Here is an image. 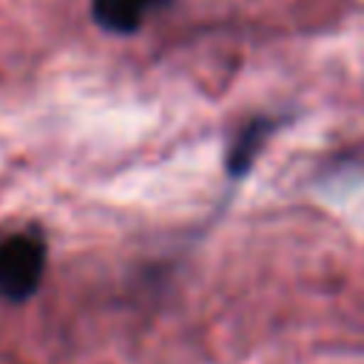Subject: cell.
<instances>
[{"instance_id": "cell-1", "label": "cell", "mask_w": 364, "mask_h": 364, "mask_svg": "<svg viewBox=\"0 0 364 364\" xmlns=\"http://www.w3.org/2000/svg\"><path fill=\"white\" fill-rule=\"evenodd\" d=\"M43 245L31 236H11L0 245V293L9 299H28L43 276Z\"/></svg>"}, {"instance_id": "cell-2", "label": "cell", "mask_w": 364, "mask_h": 364, "mask_svg": "<svg viewBox=\"0 0 364 364\" xmlns=\"http://www.w3.org/2000/svg\"><path fill=\"white\" fill-rule=\"evenodd\" d=\"M162 0H94V14L100 20V26H105L108 31H134L145 11H151L154 6H159Z\"/></svg>"}, {"instance_id": "cell-3", "label": "cell", "mask_w": 364, "mask_h": 364, "mask_svg": "<svg viewBox=\"0 0 364 364\" xmlns=\"http://www.w3.org/2000/svg\"><path fill=\"white\" fill-rule=\"evenodd\" d=\"M262 125H264V122H253V128H247V131L236 139L233 154H230V162H228L230 173H242V171L250 165V159H253L256 148L262 145V134H264V128H262Z\"/></svg>"}]
</instances>
